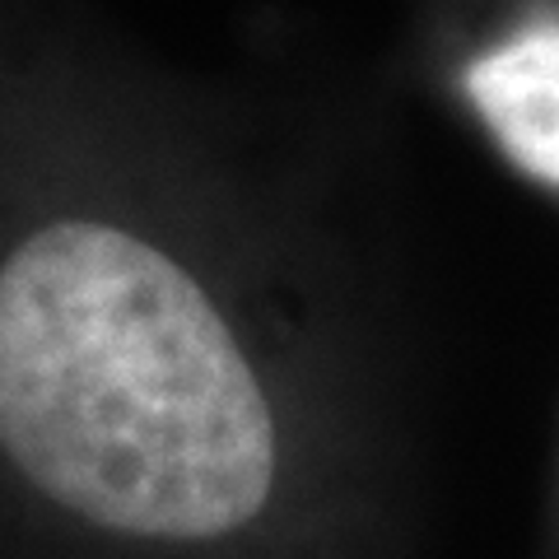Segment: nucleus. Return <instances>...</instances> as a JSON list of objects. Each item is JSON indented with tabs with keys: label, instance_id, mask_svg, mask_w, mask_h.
Returning <instances> with one entry per match:
<instances>
[{
	"label": "nucleus",
	"instance_id": "7ed1b4c3",
	"mask_svg": "<svg viewBox=\"0 0 559 559\" xmlns=\"http://www.w3.org/2000/svg\"><path fill=\"white\" fill-rule=\"evenodd\" d=\"M546 559H559V457H555V509H550V546Z\"/></svg>",
	"mask_w": 559,
	"mask_h": 559
},
{
	"label": "nucleus",
	"instance_id": "f257e3e1",
	"mask_svg": "<svg viewBox=\"0 0 559 559\" xmlns=\"http://www.w3.org/2000/svg\"><path fill=\"white\" fill-rule=\"evenodd\" d=\"M382 135L355 84L0 0V559H406Z\"/></svg>",
	"mask_w": 559,
	"mask_h": 559
},
{
	"label": "nucleus",
	"instance_id": "f03ea898",
	"mask_svg": "<svg viewBox=\"0 0 559 559\" xmlns=\"http://www.w3.org/2000/svg\"><path fill=\"white\" fill-rule=\"evenodd\" d=\"M419 84L559 205V0H415Z\"/></svg>",
	"mask_w": 559,
	"mask_h": 559
}]
</instances>
